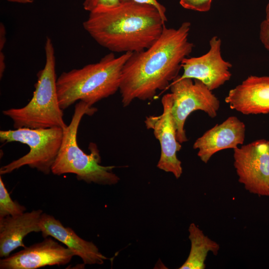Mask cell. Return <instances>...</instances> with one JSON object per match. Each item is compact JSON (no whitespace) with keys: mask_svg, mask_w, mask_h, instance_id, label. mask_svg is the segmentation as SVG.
<instances>
[{"mask_svg":"<svg viewBox=\"0 0 269 269\" xmlns=\"http://www.w3.org/2000/svg\"><path fill=\"white\" fill-rule=\"evenodd\" d=\"M266 18L269 19V1L266 7Z\"/></svg>","mask_w":269,"mask_h":269,"instance_id":"cell-23","label":"cell"},{"mask_svg":"<svg viewBox=\"0 0 269 269\" xmlns=\"http://www.w3.org/2000/svg\"><path fill=\"white\" fill-rule=\"evenodd\" d=\"M163 111L158 116L146 117L144 124L147 129L153 131L158 140L161 148L157 167L167 172L172 173L176 179L181 176L183 169L177 152L181 148L177 140L176 128L172 114L173 99L171 93L164 95L161 99Z\"/></svg>","mask_w":269,"mask_h":269,"instance_id":"cell-9","label":"cell"},{"mask_svg":"<svg viewBox=\"0 0 269 269\" xmlns=\"http://www.w3.org/2000/svg\"><path fill=\"white\" fill-rule=\"evenodd\" d=\"M63 136V129L60 128H21L0 131L1 142L25 144L29 147V151L23 156L1 167L0 174L11 173L25 165L49 174L60 150Z\"/></svg>","mask_w":269,"mask_h":269,"instance_id":"cell-6","label":"cell"},{"mask_svg":"<svg viewBox=\"0 0 269 269\" xmlns=\"http://www.w3.org/2000/svg\"><path fill=\"white\" fill-rule=\"evenodd\" d=\"M239 182L250 193L269 197V140L260 139L234 149Z\"/></svg>","mask_w":269,"mask_h":269,"instance_id":"cell-8","label":"cell"},{"mask_svg":"<svg viewBox=\"0 0 269 269\" xmlns=\"http://www.w3.org/2000/svg\"><path fill=\"white\" fill-rule=\"evenodd\" d=\"M42 210H32L15 216L0 218V257H7L18 247L25 248L24 238L31 232H40Z\"/></svg>","mask_w":269,"mask_h":269,"instance_id":"cell-15","label":"cell"},{"mask_svg":"<svg viewBox=\"0 0 269 269\" xmlns=\"http://www.w3.org/2000/svg\"><path fill=\"white\" fill-rule=\"evenodd\" d=\"M39 226L43 238L50 236L64 244L85 265H102L107 259L93 242L82 239L71 228L64 226L51 215L42 213Z\"/></svg>","mask_w":269,"mask_h":269,"instance_id":"cell-14","label":"cell"},{"mask_svg":"<svg viewBox=\"0 0 269 269\" xmlns=\"http://www.w3.org/2000/svg\"><path fill=\"white\" fill-rule=\"evenodd\" d=\"M131 52L109 53L98 62L62 72L57 79L59 105L64 110L77 101L90 107L119 90L122 69Z\"/></svg>","mask_w":269,"mask_h":269,"instance_id":"cell-3","label":"cell"},{"mask_svg":"<svg viewBox=\"0 0 269 269\" xmlns=\"http://www.w3.org/2000/svg\"><path fill=\"white\" fill-rule=\"evenodd\" d=\"M230 108L244 115L269 113V76L251 75L231 89L225 99Z\"/></svg>","mask_w":269,"mask_h":269,"instance_id":"cell-13","label":"cell"},{"mask_svg":"<svg viewBox=\"0 0 269 269\" xmlns=\"http://www.w3.org/2000/svg\"><path fill=\"white\" fill-rule=\"evenodd\" d=\"M190 27L188 21L177 28L165 26L149 47L132 53L123 68L119 88L124 107L136 99L152 100L178 76L183 60L194 47L188 39Z\"/></svg>","mask_w":269,"mask_h":269,"instance_id":"cell-1","label":"cell"},{"mask_svg":"<svg viewBox=\"0 0 269 269\" xmlns=\"http://www.w3.org/2000/svg\"><path fill=\"white\" fill-rule=\"evenodd\" d=\"M221 44V39L214 36L209 41L207 53L184 58L181 64L183 72L179 77L198 80L212 91L224 85L231 78L230 69L232 65L223 58Z\"/></svg>","mask_w":269,"mask_h":269,"instance_id":"cell-10","label":"cell"},{"mask_svg":"<svg viewBox=\"0 0 269 269\" xmlns=\"http://www.w3.org/2000/svg\"><path fill=\"white\" fill-rule=\"evenodd\" d=\"M26 208L10 197L1 176H0V218L15 216L25 212Z\"/></svg>","mask_w":269,"mask_h":269,"instance_id":"cell-17","label":"cell"},{"mask_svg":"<svg viewBox=\"0 0 269 269\" xmlns=\"http://www.w3.org/2000/svg\"><path fill=\"white\" fill-rule=\"evenodd\" d=\"M245 124L237 117L231 116L220 124L207 131L194 142L197 155L205 163L216 152L223 149H235L243 144L245 137Z\"/></svg>","mask_w":269,"mask_h":269,"instance_id":"cell-12","label":"cell"},{"mask_svg":"<svg viewBox=\"0 0 269 269\" xmlns=\"http://www.w3.org/2000/svg\"><path fill=\"white\" fill-rule=\"evenodd\" d=\"M121 1H132L138 3L145 4L150 5H152L155 7L160 13L162 17L164 20L166 22L167 21V17L166 16V8L165 7L160 4L157 0H120Z\"/></svg>","mask_w":269,"mask_h":269,"instance_id":"cell-21","label":"cell"},{"mask_svg":"<svg viewBox=\"0 0 269 269\" xmlns=\"http://www.w3.org/2000/svg\"><path fill=\"white\" fill-rule=\"evenodd\" d=\"M45 63L37 74L33 96L25 106L2 111L3 115L13 122L14 129L60 128L67 125L63 120L57 94L55 50L50 38L47 37L44 46Z\"/></svg>","mask_w":269,"mask_h":269,"instance_id":"cell-5","label":"cell"},{"mask_svg":"<svg viewBox=\"0 0 269 269\" xmlns=\"http://www.w3.org/2000/svg\"><path fill=\"white\" fill-rule=\"evenodd\" d=\"M121 3L120 0H84V9L89 12L115 7Z\"/></svg>","mask_w":269,"mask_h":269,"instance_id":"cell-18","label":"cell"},{"mask_svg":"<svg viewBox=\"0 0 269 269\" xmlns=\"http://www.w3.org/2000/svg\"><path fill=\"white\" fill-rule=\"evenodd\" d=\"M213 0H180V4L184 8L199 12L209 11Z\"/></svg>","mask_w":269,"mask_h":269,"instance_id":"cell-19","label":"cell"},{"mask_svg":"<svg viewBox=\"0 0 269 269\" xmlns=\"http://www.w3.org/2000/svg\"><path fill=\"white\" fill-rule=\"evenodd\" d=\"M6 0L9 2H16V3H23V4L31 3H32L34 1V0Z\"/></svg>","mask_w":269,"mask_h":269,"instance_id":"cell-22","label":"cell"},{"mask_svg":"<svg viewBox=\"0 0 269 269\" xmlns=\"http://www.w3.org/2000/svg\"><path fill=\"white\" fill-rule=\"evenodd\" d=\"M191 248L188 258L179 269H204L209 253L217 255L220 245L205 235L196 224L191 223L188 228Z\"/></svg>","mask_w":269,"mask_h":269,"instance_id":"cell-16","label":"cell"},{"mask_svg":"<svg viewBox=\"0 0 269 269\" xmlns=\"http://www.w3.org/2000/svg\"><path fill=\"white\" fill-rule=\"evenodd\" d=\"M74 254L51 238L0 260V269H36L47 266L69 263Z\"/></svg>","mask_w":269,"mask_h":269,"instance_id":"cell-11","label":"cell"},{"mask_svg":"<svg viewBox=\"0 0 269 269\" xmlns=\"http://www.w3.org/2000/svg\"><path fill=\"white\" fill-rule=\"evenodd\" d=\"M173 99L172 114L175 121L177 140L187 141L184 124L193 112L202 111L211 118L216 117L220 103L212 91L201 81L179 76L170 85Z\"/></svg>","mask_w":269,"mask_h":269,"instance_id":"cell-7","label":"cell"},{"mask_svg":"<svg viewBox=\"0 0 269 269\" xmlns=\"http://www.w3.org/2000/svg\"><path fill=\"white\" fill-rule=\"evenodd\" d=\"M97 111L83 101H79L74 107L70 124L63 129L62 144L54 162L51 172L56 175L73 173L79 180L87 183L113 185L120 178L113 172L115 166H103L97 145L91 142L89 154L85 153L79 147L77 140L79 126L84 115L92 116Z\"/></svg>","mask_w":269,"mask_h":269,"instance_id":"cell-4","label":"cell"},{"mask_svg":"<svg viewBox=\"0 0 269 269\" xmlns=\"http://www.w3.org/2000/svg\"><path fill=\"white\" fill-rule=\"evenodd\" d=\"M165 21L154 6L132 1L89 12L84 29L112 52H136L149 47L160 36Z\"/></svg>","mask_w":269,"mask_h":269,"instance_id":"cell-2","label":"cell"},{"mask_svg":"<svg viewBox=\"0 0 269 269\" xmlns=\"http://www.w3.org/2000/svg\"><path fill=\"white\" fill-rule=\"evenodd\" d=\"M259 37L264 46L269 51V19L265 18L261 22Z\"/></svg>","mask_w":269,"mask_h":269,"instance_id":"cell-20","label":"cell"}]
</instances>
